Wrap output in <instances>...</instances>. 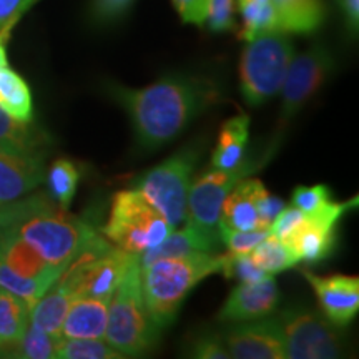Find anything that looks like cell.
Returning a JSON list of instances; mask_svg holds the SVG:
<instances>
[{
	"label": "cell",
	"instance_id": "obj_1",
	"mask_svg": "<svg viewBox=\"0 0 359 359\" xmlns=\"http://www.w3.org/2000/svg\"><path fill=\"white\" fill-rule=\"evenodd\" d=\"M109 92L127 111L135 138L145 150L173 142L196 116L219 102L217 85L196 75H167L143 88L110 85Z\"/></svg>",
	"mask_w": 359,
	"mask_h": 359
},
{
	"label": "cell",
	"instance_id": "obj_2",
	"mask_svg": "<svg viewBox=\"0 0 359 359\" xmlns=\"http://www.w3.org/2000/svg\"><path fill=\"white\" fill-rule=\"evenodd\" d=\"M7 230L30 245L45 262L65 271L72 259L97 231L83 219L60 208L50 195L25 196L24 206Z\"/></svg>",
	"mask_w": 359,
	"mask_h": 359
},
{
	"label": "cell",
	"instance_id": "obj_3",
	"mask_svg": "<svg viewBox=\"0 0 359 359\" xmlns=\"http://www.w3.org/2000/svg\"><path fill=\"white\" fill-rule=\"evenodd\" d=\"M223 255L196 253L163 258L142 266L143 298L160 330L172 325L187 296L205 278L222 273Z\"/></svg>",
	"mask_w": 359,
	"mask_h": 359
},
{
	"label": "cell",
	"instance_id": "obj_4",
	"mask_svg": "<svg viewBox=\"0 0 359 359\" xmlns=\"http://www.w3.org/2000/svg\"><path fill=\"white\" fill-rule=\"evenodd\" d=\"M160 327L148 313L142 288V266L135 257L111 294L105 339L123 358L150 353L160 339Z\"/></svg>",
	"mask_w": 359,
	"mask_h": 359
},
{
	"label": "cell",
	"instance_id": "obj_5",
	"mask_svg": "<svg viewBox=\"0 0 359 359\" xmlns=\"http://www.w3.org/2000/svg\"><path fill=\"white\" fill-rule=\"evenodd\" d=\"M294 57L290 34L273 30L246 42L240 58V90L245 102L259 107L280 93Z\"/></svg>",
	"mask_w": 359,
	"mask_h": 359
},
{
	"label": "cell",
	"instance_id": "obj_6",
	"mask_svg": "<svg viewBox=\"0 0 359 359\" xmlns=\"http://www.w3.org/2000/svg\"><path fill=\"white\" fill-rule=\"evenodd\" d=\"M135 255L92 236L58 278L72 298L110 299Z\"/></svg>",
	"mask_w": 359,
	"mask_h": 359
},
{
	"label": "cell",
	"instance_id": "obj_7",
	"mask_svg": "<svg viewBox=\"0 0 359 359\" xmlns=\"http://www.w3.org/2000/svg\"><path fill=\"white\" fill-rule=\"evenodd\" d=\"M102 231L116 248L138 257L160 245L173 228L140 191L132 188L114 196Z\"/></svg>",
	"mask_w": 359,
	"mask_h": 359
},
{
	"label": "cell",
	"instance_id": "obj_8",
	"mask_svg": "<svg viewBox=\"0 0 359 359\" xmlns=\"http://www.w3.org/2000/svg\"><path fill=\"white\" fill-rule=\"evenodd\" d=\"M198 156L195 148H185L133 182L135 190L140 191L163 215L173 230L187 222L188 193Z\"/></svg>",
	"mask_w": 359,
	"mask_h": 359
},
{
	"label": "cell",
	"instance_id": "obj_9",
	"mask_svg": "<svg viewBox=\"0 0 359 359\" xmlns=\"http://www.w3.org/2000/svg\"><path fill=\"white\" fill-rule=\"evenodd\" d=\"M286 359H334L344 353L339 327L331 325L321 311L291 304L278 313Z\"/></svg>",
	"mask_w": 359,
	"mask_h": 359
},
{
	"label": "cell",
	"instance_id": "obj_10",
	"mask_svg": "<svg viewBox=\"0 0 359 359\" xmlns=\"http://www.w3.org/2000/svg\"><path fill=\"white\" fill-rule=\"evenodd\" d=\"M259 167H262V161L245 158L243 163L238 165L236 168H212L201 175L195 183H191L190 193H188L187 222L195 224L206 235L219 240L218 222L224 198L241 180L250 177Z\"/></svg>",
	"mask_w": 359,
	"mask_h": 359
},
{
	"label": "cell",
	"instance_id": "obj_11",
	"mask_svg": "<svg viewBox=\"0 0 359 359\" xmlns=\"http://www.w3.org/2000/svg\"><path fill=\"white\" fill-rule=\"evenodd\" d=\"M336 69V60L325 45H313L299 55H294L286 72L285 82L280 90L281 127L303 109L304 103L320 90Z\"/></svg>",
	"mask_w": 359,
	"mask_h": 359
},
{
	"label": "cell",
	"instance_id": "obj_12",
	"mask_svg": "<svg viewBox=\"0 0 359 359\" xmlns=\"http://www.w3.org/2000/svg\"><path fill=\"white\" fill-rule=\"evenodd\" d=\"M222 338L235 359H286L276 318L235 323Z\"/></svg>",
	"mask_w": 359,
	"mask_h": 359
},
{
	"label": "cell",
	"instance_id": "obj_13",
	"mask_svg": "<svg viewBox=\"0 0 359 359\" xmlns=\"http://www.w3.org/2000/svg\"><path fill=\"white\" fill-rule=\"evenodd\" d=\"M45 154L0 147V203H12L34 191L45 180Z\"/></svg>",
	"mask_w": 359,
	"mask_h": 359
},
{
	"label": "cell",
	"instance_id": "obj_14",
	"mask_svg": "<svg viewBox=\"0 0 359 359\" xmlns=\"http://www.w3.org/2000/svg\"><path fill=\"white\" fill-rule=\"evenodd\" d=\"M311 285L323 316L339 330H346L359 311V278L346 275L320 276L304 271Z\"/></svg>",
	"mask_w": 359,
	"mask_h": 359
},
{
	"label": "cell",
	"instance_id": "obj_15",
	"mask_svg": "<svg viewBox=\"0 0 359 359\" xmlns=\"http://www.w3.org/2000/svg\"><path fill=\"white\" fill-rule=\"evenodd\" d=\"M280 304V288L273 276L262 281L240 283L219 309L218 321L226 325L271 316Z\"/></svg>",
	"mask_w": 359,
	"mask_h": 359
},
{
	"label": "cell",
	"instance_id": "obj_16",
	"mask_svg": "<svg viewBox=\"0 0 359 359\" xmlns=\"http://www.w3.org/2000/svg\"><path fill=\"white\" fill-rule=\"evenodd\" d=\"M291 201H293V206L302 210L308 222L318 224V226L336 230V224L341 217L353 205L358 203V198L339 203L333 200L331 190L326 185H299L293 190Z\"/></svg>",
	"mask_w": 359,
	"mask_h": 359
},
{
	"label": "cell",
	"instance_id": "obj_17",
	"mask_svg": "<svg viewBox=\"0 0 359 359\" xmlns=\"http://www.w3.org/2000/svg\"><path fill=\"white\" fill-rule=\"evenodd\" d=\"M219 243H222V240L206 235L195 224L185 222V226L182 230H173L160 245L138 255L137 258L140 266H147V264L163 258L188 257V255L196 253H217Z\"/></svg>",
	"mask_w": 359,
	"mask_h": 359
},
{
	"label": "cell",
	"instance_id": "obj_18",
	"mask_svg": "<svg viewBox=\"0 0 359 359\" xmlns=\"http://www.w3.org/2000/svg\"><path fill=\"white\" fill-rule=\"evenodd\" d=\"M0 262L25 278H47L57 281L64 273L60 268L48 264L32 246L7 228H0Z\"/></svg>",
	"mask_w": 359,
	"mask_h": 359
},
{
	"label": "cell",
	"instance_id": "obj_19",
	"mask_svg": "<svg viewBox=\"0 0 359 359\" xmlns=\"http://www.w3.org/2000/svg\"><path fill=\"white\" fill-rule=\"evenodd\" d=\"M110 299L75 298L62 325V338L103 339Z\"/></svg>",
	"mask_w": 359,
	"mask_h": 359
},
{
	"label": "cell",
	"instance_id": "obj_20",
	"mask_svg": "<svg viewBox=\"0 0 359 359\" xmlns=\"http://www.w3.org/2000/svg\"><path fill=\"white\" fill-rule=\"evenodd\" d=\"M281 32L308 35L325 22L323 0H271Z\"/></svg>",
	"mask_w": 359,
	"mask_h": 359
},
{
	"label": "cell",
	"instance_id": "obj_21",
	"mask_svg": "<svg viewBox=\"0 0 359 359\" xmlns=\"http://www.w3.org/2000/svg\"><path fill=\"white\" fill-rule=\"evenodd\" d=\"M250 137V116L236 115L223 123L217 147L212 154V168L231 170L245 161Z\"/></svg>",
	"mask_w": 359,
	"mask_h": 359
},
{
	"label": "cell",
	"instance_id": "obj_22",
	"mask_svg": "<svg viewBox=\"0 0 359 359\" xmlns=\"http://www.w3.org/2000/svg\"><path fill=\"white\" fill-rule=\"evenodd\" d=\"M72 299L69 291L55 281L30 308V325L53 338H62V325Z\"/></svg>",
	"mask_w": 359,
	"mask_h": 359
},
{
	"label": "cell",
	"instance_id": "obj_23",
	"mask_svg": "<svg viewBox=\"0 0 359 359\" xmlns=\"http://www.w3.org/2000/svg\"><path fill=\"white\" fill-rule=\"evenodd\" d=\"M30 323V306L19 296L0 288V358H8Z\"/></svg>",
	"mask_w": 359,
	"mask_h": 359
},
{
	"label": "cell",
	"instance_id": "obj_24",
	"mask_svg": "<svg viewBox=\"0 0 359 359\" xmlns=\"http://www.w3.org/2000/svg\"><path fill=\"white\" fill-rule=\"evenodd\" d=\"M253 180L255 178L248 177L241 180L223 201L219 219L235 230L246 231L263 228L259 224L257 206H255L253 200Z\"/></svg>",
	"mask_w": 359,
	"mask_h": 359
},
{
	"label": "cell",
	"instance_id": "obj_25",
	"mask_svg": "<svg viewBox=\"0 0 359 359\" xmlns=\"http://www.w3.org/2000/svg\"><path fill=\"white\" fill-rule=\"evenodd\" d=\"M334 243L336 230L318 226L306 219L286 246L293 251L298 262L320 263L330 257Z\"/></svg>",
	"mask_w": 359,
	"mask_h": 359
},
{
	"label": "cell",
	"instance_id": "obj_26",
	"mask_svg": "<svg viewBox=\"0 0 359 359\" xmlns=\"http://www.w3.org/2000/svg\"><path fill=\"white\" fill-rule=\"evenodd\" d=\"M0 109L20 122H32L34 105L29 85L8 65L0 69Z\"/></svg>",
	"mask_w": 359,
	"mask_h": 359
},
{
	"label": "cell",
	"instance_id": "obj_27",
	"mask_svg": "<svg viewBox=\"0 0 359 359\" xmlns=\"http://www.w3.org/2000/svg\"><path fill=\"white\" fill-rule=\"evenodd\" d=\"M47 185L50 198L60 206V208L69 210L72 200H74L77 187L80 182V172L77 165L74 161L60 158L53 161L52 167L48 168L47 175Z\"/></svg>",
	"mask_w": 359,
	"mask_h": 359
},
{
	"label": "cell",
	"instance_id": "obj_28",
	"mask_svg": "<svg viewBox=\"0 0 359 359\" xmlns=\"http://www.w3.org/2000/svg\"><path fill=\"white\" fill-rule=\"evenodd\" d=\"M240 4L241 19H243V29H241L240 37L245 42L258 35L280 30L278 27V17L275 8H273L271 0L262 2V0H238Z\"/></svg>",
	"mask_w": 359,
	"mask_h": 359
},
{
	"label": "cell",
	"instance_id": "obj_29",
	"mask_svg": "<svg viewBox=\"0 0 359 359\" xmlns=\"http://www.w3.org/2000/svg\"><path fill=\"white\" fill-rule=\"evenodd\" d=\"M47 143V135L30 125L20 122L0 109V147L20 148V150H39Z\"/></svg>",
	"mask_w": 359,
	"mask_h": 359
},
{
	"label": "cell",
	"instance_id": "obj_30",
	"mask_svg": "<svg viewBox=\"0 0 359 359\" xmlns=\"http://www.w3.org/2000/svg\"><path fill=\"white\" fill-rule=\"evenodd\" d=\"M250 257L264 273L271 276L286 271V269L293 268L294 264L299 263L293 251L273 235L264 238L257 248L251 250Z\"/></svg>",
	"mask_w": 359,
	"mask_h": 359
},
{
	"label": "cell",
	"instance_id": "obj_31",
	"mask_svg": "<svg viewBox=\"0 0 359 359\" xmlns=\"http://www.w3.org/2000/svg\"><path fill=\"white\" fill-rule=\"evenodd\" d=\"M58 359H123V354L111 348L105 339L60 338L57 343Z\"/></svg>",
	"mask_w": 359,
	"mask_h": 359
},
{
	"label": "cell",
	"instance_id": "obj_32",
	"mask_svg": "<svg viewBox=\"0 0 359 359\" xmlns=\"http://www.w3.org/2000/svg\"><path fill=\"white\" fill-rule=\"evenodd\" d=\"M53 283L55 281L47 280V278L20 276L15 271H12L6 263L0 262V288L19 296L30 308L34 306L35 302H37L45 291L50 288Z\"/></svg>",
	"mask_w": 359,
	"mask_h": 359
},
{
	"label": "cell",
	"instance_id": "obj_33",
	"mask_svg": "<svg viewBox=\"0 0 359 359\" xmlns=\"http://www.w3.org/2000/svg\"><path fill=\"white\" fill-rule=\"evenodd\" d=\"M60 338L43 333L29 323L20 343L13 348L8 358L17 359H55L57 343Z\"/></svg>",
	"mask_w": 359,
	"mask_h": 359
},
{
	"label": "cell",
	"instance_id": "obj_34",
	"mask_svg": "<svg viewBox=\"0 0 359 359\" xmlns=\"http://www.w3.org/2000/svg\"><path fill=\"white\" fill-rule=\"evenodd\" d=\"M218 233L219 240L226 245V248L230 253L238 255H248L251 250L257 248L262 243L264 238L271 235L269 228H255V230H235L230 228L228 224H224L222 219L218 222Z\"/></svg>",
	"mask_w": 359,
	"mask_h": 359
},
{
	"label": "cell",
	"instance_id": "obj_35",
	"mask_svg": "<svg viewBox=\"0 0 359 359\" xmlns=\"http://www.w3.org/2000/svg\"><path fill=\"white\" fill-rule=\"evenodd\" d=\"M222 273L226 278H235L240 283H253L262 281L264 278L271 276L264 273L257 263L253 262L248 255H238V253H224L223 255V266Z\"/></svg>",
	"mask_w": 359,
	"mask_h": 359
},
{
	"label": "cell",
	"instance_id": "obj_36",
	"mask_svg": "<svg viewBox=\"0 0 359 359\" xmlns=\"http://www.w3.org/2000/svg\"><path fill=\"white\" fill-rule=\"evenodd\" d=\"M205 24L217 34L235 30V0H208Z\"/></svg>",
	"mask_w": 359,
	"mask_h": 359
},
{
	"label": "cell",
	"instance_id": "obj_37",
	"mask_svg": "<svg viewBox=\"0 0 359 359\" xmlns=\"http://www.w3.org/2000/svg\"><path fill=\"white\" fill-rule=\"evenodd\" d=\"M306 222V217L302 210H298L296 206H285L278 217L273 219V223L269 224V233L273 236H276L278 240H281L283 243L288 245L299 228L303 226Z\"/></svg>",
	"mask_w": 359,
	"mask_h": 359
},
{
	"label": "cell",
	"instance_id": "obj_38",
	"mask_svg": "<svg viewBox=\"0 0 359 359\" xmlns=\"http://www.w3.org/2000/svg\"><path fill=\"white\" fill-rule=\"evenodd\" d=\"M253 200L257 206V213L259 218V224L263 228H269L273 219L278 217V213L285 208L286 203L278 196L271 195L259 180H253Z\"/></svg>",
	"mask_w": 359,
	"mask_h": 359
},
{
	"label": "cell",
	"instance_id": "obj_39",
	"mask_svg": "<svg viewBox=\"0 0 359 359\" xmlns=\"http://www.w3.org/2000/svg\"><path fill=\"white\" fill-rule=\"evenodd\" d=\"M191 358L196 359H230L224 341L219 334L205 333L191 341V346L188 349Z\"/></svg>",
	"mask_w": 359,
	"mask_h": 359
},
{
	"label": "cell",
	"instance_id": "obj_40",
	"mask_svg": "<svg viewBox=\"0 0 359 359\" xmlns=\"http://www.w3.org/2000/svg\"><path fill=\"white\" fill-rule=\"evenodd\" d=\"M135 0H93L92 13L100 24H110L127 13Z\"/></svg>",
	"mask_w": 359,
	"mask_h": 359
},
{
	"label": "cell",
	"instance_id": "obj_41",
	"mask_svg": "<svg viewBox=\"0 0 359 359\" xmlns=\"http://www.w3.org/2000/svg\"><path fill=\"white\" fill-rule=\"evenodd\" d=\"M27 0H0V39H4L29 11Z\"/></svg>",
	"mask_w": 359,
	"mask_h": 359
},
{
	"label": "cell",
	"instance_id": "obj_42",
	"mask_svg": "<svg viewBox=\"0 0 359 359\" xmlns=\"http://www.w3.org/2000/svg\"><path fill=\"white\" fill-rule=\"evenodd\" d=\"M175 11L185 24L203 25L206 20L208 0H172Z\"/></svg>",
	"mask_w": 359,
	"mask_h": 359
},
{
	"label": "cell",
	"instance_id": "obj_43",
	"mask_svg": "<svg viewBox=\"0 0 359 359\" xmlns=\"http://www.w3.org/2000/svg\"><path fill=\"white\" fill-rule=\"evenodd\" d=\"M24 198L12 201V203H0V228L8 226L15 222V218L22 212V206H24Z\"/></svg>",
	"mask_w": 359,
	"mask_h": 359
},
{
	"label": "cell",
	"instance_id": "obj_44",
	"mask_svg": "<svg viewBox=\"0 0 359 359\" xmlns=\"http://www.w3.org/2000/svg\"><path fill=\"white\" fill-rule=\"evenodd\" d=\"M344 15H346L348 27L351 32H358L359 25V0H341Z\"/></svg>",
	"mask_w": 359,
	"mask_h": 359
},
{
	"label": "cell",
	"instance_id": "obj_45",
	"mask_svg": "<svg viewBox=\"0 0 359 359\" xmlns=\"http://www.w3.org/2000/svg\"><path fill=\"white\" fill-rule=\"evenodd\" d=\"M2 67H7V53H6V47H4L2 39H0V69Z\"/></svg>",
	"mask_w": 359,
	"mask_h": 359
},
{
	"label": "cell",
	"instance_id": "obj_46",
	"mask_svg": "<svg viewBox=\"0 0 359 359\" xmlns=\"http://www.w3.org/2000/svg\"><path fill=\"white\" fill-rule=\"evenodd\" d=\"M27 2H29V6H30V7H32V6H34V4H35V2H37V0H27Z\"/></svg>",
	"mask_w": 359,
	"mask_h": 359
},
{
	"label": "cell",
	"instance_id": "obj_47",
	"mask_svg": "<svg viewBox=\"0 0 359 359\" xmlns=\"http://www.w3.org/2000/svg\"><path fill=\"white\" fill-rule=\"evenodd\" d=\"M262 2H268V0H262Z\"/></svg>",
	"mask_w": 359,
	"mask_h": 359
}]
</instances>
